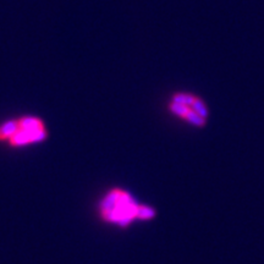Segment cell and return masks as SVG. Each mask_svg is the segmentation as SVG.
Wrapping results in <instances>:
<instances>
[{"mask_svg":"<svg viewBox=\"0 0 264 264\" xmlns=\"http://www.w3.org/2000/svg\"><path fill=\"white\" fill-rule=\"evenodd\" d=\"M169 109H170L175 115L181 116L182 119L187 120L189 123L194 124V125L196 126L205 125V119L200 118V116L196 114V113H195L190 107H186V105H181L178 104V103L173 102L170 105H169Z\"/></svg>","mask_w":264,"mask_h":264,"instance_id":"cell-3","label":"cell"},{"mask_svg":"<svg viewBox=\"0 0 264 264\" xmlns=\"http://www.w3.org/2000/svg\"><path fill=\"white\" fill-rule=\"evenodd\" d=\"M18 130H20V128H18V120L5 123L4 125L0 126V139L11 138Z\"/></svg>","mask_w":264,"mask_h":264,"instance_id":"cell-5","label":"cell"},{"mask_svg":"<svg viewBox=\"0 0 264 264\" xmlns=\"http://www.w3.org/2000/svg\"><path fill=\"white\" fill-rule=\"evenodd\" d=\"M190 108H191V109L194 110V112L196 113V114L199 115L200 118L207 119V116H208L207 107H205L204 103H203L202 100L198 98V97H196V99H195V102L192 103V105Z\"/></svg>","mask_w":264,"mask_h":264,"instance_id":"cell-8","label":"cell"},{"mask_svg":"<svg viewBox=\"0 0 264 264\" xmlns=\"http://www.w3.org/2000/svg\"><path fill=\"white\" fill-rule=\"evenodd\" d=\"M195 99H196V97L189 93H176L174 94L173 97L174 103H178V104L181 105H186V107H191L192 103L195 102Z\"/></svg>","mask_w":264,"mask_h":264,"instance_id":"cell-6","label":"cell"},{"mask_svg":"<svg viewBox=\"0 0 264 264\" xmlns=\"http://www.w3.org/2000/svg\"><path fill=\"white\" fill-rule=\"evenodd\" d=\"M154 215V209L148 207V205H138V207H137L136 218L142 219V220H147V219H152Z\"/></svg>","mask_w":264,"mask_h":264,"instance_id":"cell-7","label":"cell"},{"mask_svg":"<svg viewBox=\"0 0 264 264\" xmlns=\"http://www.w3.org/2000/svg\"><path fill=\"white\" fill-rule=\"evenodd\" d=\"M18 128L20 130L27 131H36V130H44V125L42 120L36 118H23L18 120Z\"/></svg>","mask_w":264,"mask_h":264,"instance_id":"cell-4","label":"cell"},{"mask_svg":"<svg viewBox=\"0 0 264 264\" xmlns=\"http://www.w3.org/2000/svg\"><path fill=\"white\" fill-rule=\"evenodd\" d=\"M46 137H47L46 130H36V131L18 130L16 133L10 138V143H11L12 146H23V144L43 141Z\"/></svg>","mask_w":264,"mask_h":264,"instance_id":"cell-2","label":"cell"},{"mask_svg":"<svg viewBox=\"0 0 264 264\" xmlns=\"http://www.w3.org/2000/svg\"><path fill=\"white\" fill-rule=\"evenodd\" d=\"M137 203L128 192L113 190L100 203V213L107 221L128 226L136 218Z\"/></svg>","mask_w":264,"mask_h":264,"instance_id":"cell-1","label":"cell"}]
</instances>
